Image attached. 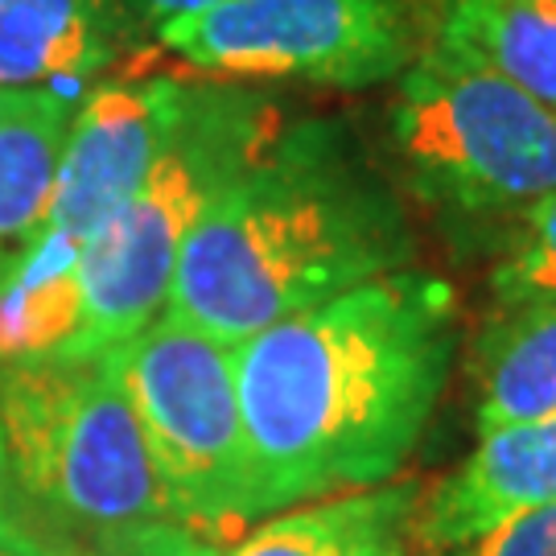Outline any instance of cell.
<instances>
[{"label":"cell","mask_w":556,"mask_h":556,"mask_svg":"<svg viewBox=\"0 0 556 556\" xmlns=\"http://www.w3.org/2000/svg\"><path fill=\"white\" fill-rule=\"evenodd\" d=\"M392 144L413 194L466 219H523L556 194V112L433 41L400 75Z\"/></svg>","instance_id":"5"},{"label":"cell","mask_w":556,"mask_h":556,"mask_svg":"<svg viewBox=\"0 0 556 556\" xmlns=\"http://www.w3.org/2000/svg\"><path fill=\"white\" fill-rule=\"evenodd\" d=\"M454 338V289L400 268L239 342L256 519L396 475L445 392Z\"/></svg>","instance_id":"1"},{"label":"cell","mask_w":556,"mask_h":556,"mask_svg":"<svg viewBox=\"0 0 556 556\" xmlns=\"http://www.w3.org/2000/svg\"><path fill=\"white\" fill-rule=\"evenodd\" d=\"M556 503V413L478 433L475 454L417 503L408 544L441 556L519 511Z\"/></svg>","instance_id":"9"},{"label":"cell","mask_w":556,"mask_h":556,"mask_svg":"<svg viewBox=\"0 0 556 556\" xmlns=\"http://www.w3.org/2000/svg\"><path fill=\"white\" fill-rule=\"evenodd\" d=\"M417 252L392 186L338 119L280 124L206 202L178 252L165 314L223 346L408 268Z\"/></svg>","instance_id":"2"},{"label":"cell","mask_w":556,"mask_h":556,"mask_svg":"<svg viewBox=\"0 0 556 556\" xmlns=\"http://www.w3.org/2000/svg\"><path fill=\"white\" fill-rule=\"evenodd\" d=\"M124 34L119 0H0V91L96 75Z\"/></svg>","instance_id":"10"},{"label":"cell","mask_w":556,"mask_h":556,"mask_svg":"<svg viewBox=\"0 0 556 556\" xmlns=\"http://www.w3.org/2000/svg\"><path fill=\"white\" fill-rule=\"evenodd\" d=\"M0 556H38V544L21 532L17 519L0 523Z\"/></svg>","instance_id":"19"},{"label":"cell","mask_w":556,"mask_h":556,"mask_svg":"<svg viewBox=\"0 0 556 556\" xmlns=\"http://www.w3.org/2000/svg\"><path fill=\"white\" fill-rule=\"evenodd\" d=\"M75 103L54 87L0 91V264L50 211Z\"/></svg>","instance_id":"13"},{"label":"cell","mask_w":556,"mask_h":556,"mask_svg":"<svg viewBox=\"0 0 556 556\" xmlns=\"http://www.w3.org/2000/svg\"><path fill=\"white\" fill-rule=\"evenodd\" d=\"M206 4H215V0H119L128 25H132V29H153V34H157L165 21L199 13Z\"/></svg>","instance_id":"18"},{"label":"cell","mask_w":556,"mask_h":556,"mask_svg":"<svg viewBox=\"0 0 556 556\" xmlns=\"http://www.w3.org/2000/svg\"><path fill=\"white\" fill-rule=\"evenodd\" d=\"M169 91L174 79L103 83L75 108L50 211L25 243L83 260V248L137 194L157 153Z\"/></svg>","instance_id":"8"},{"label":"cell","mask_w":556,"mask_h":556,"mask_svg":"<svg viewBox=\"0 0 556 556\" xmlns=\"http://www.w3.org/2000/svg\"><path fill=\"white\" fill-rule=\"evenodd\" d=\"M112 355L174 523L211 544L243 532L256 507L239 417L236 346L161 314Z\"/></svg>","instance_id":"6"},{"label":"cell","mask_w":556,"mask_h":556,"mask_svg":"<svg viewBox=\"0 0 556 556\" xmlns=\"http://www.w3.org/2000/svg\"><path fill=\"white\" fill-rule=\"evenodd\" d=\"M392 556H413V544L404 540V544H400V548H396V553H392Z\"/></svg>","instance_id":"21"},{"label":"cell","mask_w":556,"mask_h":556,"mask_svg":"<svg viewBox=\"0 0 556 556\" xmlns=\"http://www.w3.org/2000/svg\"><path fill=\"white\" fill-rule=\"evenodd\" d=\"M38 556H223L219 544L194 536L181 523H157V528H140L128 536L91 540V544H38Z\"/></svg>","instance_id":"16"},{"label":"cell","mask_w":556,"mask_h":556,"mask_svg":"<svg viewBox=\"0 0 556 556\" xmlns=\"http://www.w3.org/2000/svg\"><path fill=\"white\" fill-rule=\"evenodd\" d=\"M441 556H556V503L519 511Z\"/></svg>","instance_id":"17"},{"label":"cell","mask_w":556,"mask_h":556,"mask_svg":"<svg viewBox=\"0 0 556 556\" xmlns=\"http://www.w3.org/2000/svg\"><path fill=\"white\" fill-rule=\"evenodd\" d=\"M273 103L174 79L157 153L137 194L83 248V326L66 355H103L165 314L178 252L206 202L277 137Z\"/></svg>","instance_id":"4"},{"label":"cell","mask_w":556,"mask_h":556,"mask_svg":"<svg viewBox=\"0 0 556 556\" xmlns=\"http://www.w3.org/2000/svg\"><path fill=\"white\" fill-rule=\"evenodd\" d=\"M438 41L556 112V0H450Z\"/></svg>","instance_id":"14"},{"label":"cell","mask_w":556,"mask_h":556,"mask_svg":"<svg viewBox=\"0 0 556 556\" xmlns=\"http://www.w3.org/2000/svg\"><path fill=\"white\" fill-rule=\"evenodd\" d=\"M199 71L363 91L417 59L408 0H215L157 29Z\"/></svg>","instance_id":"7"},{"label":"cell","mask_w":556,"mask_h":556,"mask_svg":"<svg viewBox=\"0 0 556 556\" xmlns=\"http://www.w3.org/2000/svg\"><path fill=\"white\" fill-rule=\"evenodd\" d=\"M13 516L34 544H91L174 523L116 355L0 363Z\"/></svg>","instance_id":"3"},{"label":"cell","mask_w":556,"mask_h":556,"mask_svg":"<svg viewBox=\"0 0 556 556\" xmlns=\"http://www.w3.org/2000/svg\"><path fill=\"white\" fill-rule=\"evenodd\" d=\"M420 503L413 482L301 503L252 528L223 556H392Z\"/></svg>","instance_id":"12"},{"label":"cell","mask_w":556,"mask_h":556,"mask_svg":"<svg viewBox=\"0 0 556 556\" xmlns=\"http://www.w3.org/2000/svg\"><path fill=\"white\" fill-rule=\"evenodd\" d=\"M478 433L556 413V301H503L475 346Z\"/></svg>","instance_id":"11"},{"label":"cell","mask_w":556,"mask_h":556,"mask_svg":"<svg viewBox=\"0 0 556 556\" xmlns=\"http://www.w3.org/2000/svg\"><path fill=\"white\" fill-rule=\"evenodd\" d=\"M495 298L503 301H556V194L523 215V231L511 252L498 260Z\"/></svg>","instance_id":"15"},{"label":"cell","mask_w":556,"mask_h":556,"mask_svg":"<svg viewBox=\"0 0 556 556\" xmlns=\"http://www.w3.org/2000/svg\"><path fill=\"white\" fill-rule=\"evenodd\" d=\"M13 516V478H9V454H4V433H0V523H9Z\"/></svg>","instance_id":"20"}]
</instances>
